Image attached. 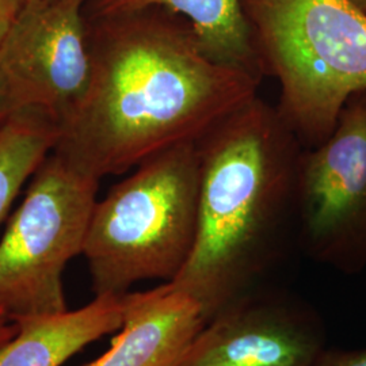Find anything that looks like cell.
I'll use <instances>...</instances> for the list:
<instances>
[{"instance_id":"10","label":"cell","mask_w":366,"mask_h":366,"mask_svg":"<svg viewBox=\"0 0 366 366\" xmlns=\"http://www.w3.org/2000/svg\"><path fill=\"white\" fill-rule=\"evenodd\" d=\"M127 295H99L76 311L15 316L18 332L0 347V366H61L122 327Z\"/></svg>"},{"instance_id":"15","label":"cell","mask_w":366,"mask_h":366,"mask_svg":"<svg viewBox=\"0 0 366 366\" xmlns=\"http://www.w3.org/2000/svg\"><path fill=\"white\" fill-rule=\"evenodd\" d=\"M19 6L13 0H0V41L11 26L14 18L19 11Z\"/></svg>"},{"instance_id":"13","label":"cell","mask_w":366,"mask_h":366,"mask_svg":"<svg viewBox=\"0 0 366 366\" xmlns=\"http://www.w3.org/2000/svg\"><path fill=\"white\" fill-rule=\"evenodd\" d=\"M316 366H366V349H327L322 354Z\"/></svg>"},{"instance_id":"8","label":"cell","mask_w":366,"mask_h":366,"mask_svg":"<svg viewBox=\"0 0 366 366\" xmlns=\"http://www.w3.org/2000/svg\"><path fill=\"white\" fill-rule=\"evenodd\" d=\"M326 350L314 308L267 285L212 317L179 366H316Z\"/></svg>"},{"instance_id":"18","label":"cell","mask_w":366,"mask_h":366,"mask_svg":"<svg viewBox=\"0 0 366 366\" xmlns=\"http://www.w3.org/2000/svg\"><path fill=\"white\" fill-rule=\"evenodd\" d=\"M14 3H16L19 7H22V6H25L27 3H30V1H34V0H13Z\"/></svg>"},{"instance_id":"9","label":"cell","mask_w":366,"mask_h":366,"mask_svg":"<svg viewBox=\"0 0 366 366\" xmlns=\"http://www.w3.org/2000/svg\"><path fill=\"white\" fill-rule=\"evenodd\" d=\"M205 325L199 304L170 282L127 293L121 332L106 353L83 366H179Z\"/></svg>"},{"instance_id":"11","label":"cell","mask_w":366,"mask_h":366,"mask_svg":"<svg viewBox=\"0 0 366 366\" xmlns=\"http://www.w3.org/2000/svg\"><path fill=\"white\" fill-rule=\"evenodd\" d=\"M162 9L186 19L204 49L225 66L262 78L242 0H87L86 16Z\"/></svg>"},{"instance_id":"16","label":"cell","mask_w":366,"mask_h":366,"mask_svg":"<svg viewBox=\"0 0 366 366\" xmlns=\"http://www.w3.org/2000/svg\"><path fill=\"white\" fill-rule=\"evenodd\" d=\"M18 332V325L10 315L0 308V347L13 340Z\"/></svg>"},{"instance_id":"4","label":"cell","mask_w":366,"mask_h":366,"mask_svg":"<svg viewBox=\"0 0 366 366\" xmlns=\"http://www.w3.org/2000/svg\"><path fill=\"white\" fill-rule=\"evenodd\" d=\"M199 184L197 143H182L145 159L97 201L83 247L95 296L181 273L196 244Z\"/></svg>"},{"instance_id":"17","label":"cell","mask_w":366,"mask_h":366,"mask_svg":"<svg viewBox=\"0 0 366 366\" xmlns=\"http://www.w3.org/2000/svg\"><path fill=\"white\" fill-rule=\"evenodd\" d=\"M352 1L366 13V0H352Z\"/></svg>"},{"instance_id":"3","label":"cell","mask_w":366,"mask_h":366,"mask_svg":"<svg viewBox=\"0 0 366 366\" xmlns=\"http://www.w3.org/2000/svg\"><path fill=\"white\" fill-rule=\"evenodd\" d=\"M262 76L304 148L320 144L366 90V13L352 0H242Z\"/></svg>"},{"instance_id":"12","label":"cell","mask_w":366,"mask_h":366,"mask_svg":"<svg viewBox=\"0 0 366 366\" xmlns=\"http://www.w3.org/2000/svg\"><path fill=\"white\" fill-rule=\"evenodd\" d=\"M60 128L37 109H21L0 131V222L29 178L51 155Z\"/></svg>"},{"instance_id":"2","label":"cell","mask_w":366,"mask_h":366,"mask_svg":"<svg viewBox=\"0 0 366 366\" xmlns=\"http://www.w3.org/2000/svg\"><path fill=\"white\" fill-rule=\"evenodd\" d=\"M199 216L194 249L171 285L199 304L205 322L267 287L297 240L302 144L277 106L258 95L198 142Z\"/></svg>"},{"instance_id":"14","label":"cell","mask_w":366,"mask_h":366,"mask_svg":"<svg viewBox=\"0 0 366 366\" xmlns=\"http://www.w3.org/2000/svg\"><path fill=\"white\" fill-rule=\"evenodd\" d=\"M13 92L6 78L0 74V131L7 124V121L18 112Z\"/></svg>"},{"instance_id":"1","label":"cell","mask_w":366,"mask_h":366,"mask_svg":"<svg viewBox=\"0 0 366 366\" xmlns=\"http://www.w3.org/2000/svg\"><path fill=\"white\" fill-rule=\"evenodd\" d=\"M86 19L90 83L53 152L98 179L197 143L258 95L262 78L216 61L178 15L145 9Z\"/></svg>"},{"instance_id":"7","label":"cell","mask_w":366,"mask_h":366,"mask_svg":"<svg viewBox=\"0 0 366 366\" xmlns=\"http://www.w3.org/2000/svg\"><path fill=\"white\" fill-rule=\"evenodd\" d=\"M87 0H34L19 9L0 41V74L18 109H37L59 128L89 89Z\"/></svg>"},{"instance_id":"5","label":"cell","mask_w":366,"mask_h":366,"mask_svg":"<svg viewBox=\"0 0 366 366\" xmlns=\"http://www.w3.org/2000/svg\"><path fill=\"white\" fill-rule=\"evenodd\" d=\"M99 181L53 151L31 177L0 240V308L11 317L68 311L63 274L83 254Z\"/></svg>"},{"instance_id":"6","label":"cell","mask_w":366,"mask_h":366,"mask_svg":"<svg viewBox=\"0 0 366 366\" xmlns=\"http://www.w3.org/2000/svg\"><path fill=\"white\" fill-rule=\"evenodd\" d=\"M297 243L340 273L366 269V90L349 99L325 142L302 148Z\"/></svg>"}]
</instances>
